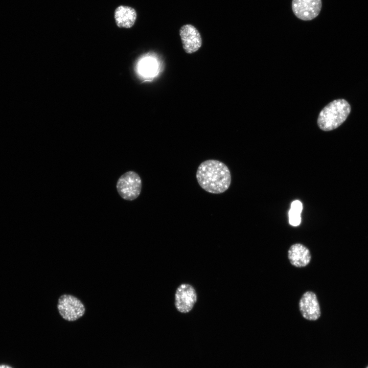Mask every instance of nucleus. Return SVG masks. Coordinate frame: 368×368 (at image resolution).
I'll list each match as a JSON object with an SVG mask.
<instances>
[{"label":"nucleus","mask_w":368,"mask_h":368,"mask_svg":"<svg viewBox=\"0 0 368 368\" xmlns=\"http://www.w3.org/2000/svg\"><path fill=\"white\" fill-rule=\"evenodd\" d=\"M197 182L202 189L212 194L226 191L231 183V175L227 166L216 159L201 163L196 172Z\"/></svg>","instance_id":"obj_1"},{"label":"nucleus","mask_w":368,"mask_h":368,"mask_svg":"<svg viewBox=\"0 0 368 368\" xmlns=\"http://www.w3.org/2000/svg\"><path fill=\"white\" fill-rule=\"evenodd\" d=\"M351 111V106L345 100H334L326 105L320 112L317 124L324 131L334 130L341 125Z\"/></svg>","instance_id":"obj_2"},{"label":"nucleus","mask_w":368,"mask_h":368,"mask_svg":"<svg viewBox=\"0 0 368 368\" xmlns=\"http://www.w3.org/2000/svg\"><path fill=\"white\" fill-rule=\"evenodd\" d=\"M142 180L135 172L129 171L118 179L116 188L120 196L124 199L132 201L137 198L142 190Z\"/></svg>","instance_id":"obj_3"},{"label":"nucleus","mask_w":368,"mask_h":368,"mask_svg":"<svg viewBox=\"0 0 368 368\" xmlns=\"http://www.w3.org/2000/svg\"><path fill=\"white\" fill-rule=\"evenodd\" d=\"M57 309L61 316L69 321L78 319L85 312L82 302L75 296L67 294L61 295L58 298Z\"/></svg>","instance_id":"obj_4"},{"label":"nucleus","mask_w":368,"mask_h":368,"mask_svg":"<svg viewBox=\"0 0 368 368\" xmlns=\"http://www.w3.org/2000/svg\"><path fill=\"white\" fill-rule=\"evenodd\" d=\"M292 10L294 14L302 20H311L319 14L321 0H292Z\"/></svg>","instance_id":"obj_5"},{"label":"nucleus","mask_w":368,"mask_h":368,"mask_svg":"<svg viewBox=\"0 0 368 368\" xmlns=\"http://www.w3.org/2000/svg\"><path fill=\"white\" fill-rule=\"evenodd\" d=\"M179 35L183 49L188 54L197 51L201 47L202 39L198 30L193 25L187 24L182 26L179 30Z\"/></svg>","instance_id":"obj_6"},{"label":"nucleus","mask_w":368,"mask_h":368,"mask_svg":"<svg viewBox=\"0 0 368 368\" xmlns=\"http://www.w3.org/2000/svg\"><path fill=\"white\" fill-rule=\"evenodd\" d=\"M196 293L194 288L189 284H182L175 293V306L182 313L189 312L196 301Z\"/></svg>","instance_id":"obj_7"},{"label":"nucleus","mask_w":368,"mask_h":368,"mask_svg":"<svg viewBox=\"0 0 368 368\" xmlns=\"http://www.w3.org/2000/svg\"><path fill=\"white\" fill-rule=\"evenodd\" d=\"M299 307L303 316L308 320H315L320 316L319 305L316 294L313 292L307 291L302 295Z\"/></svg>","instance_id":"obj_8"},{"label":"nucleus","mask_w":368,"mask_h":368,"mask_svg":"<svg viewBox=\"0 0 368 368\" xmlns=\"http://www.w3.org/2000/svg\"><path fill=\"white\" fill-rule=\"evenodd\" d=\"M288 259L292 265L297 267L307 266L311 260L309 250L300 243L293 244L288 251Z\"/></svg>","instance_id":"obj_9"},{"label":"nucleus","mask_w":368,"mask_h":368,"mask_svg":"<svg viewBox=\"0 0 368 368\" xmlns=\"http://www.w3.org/2000/svg\"><path fill=\"white\" fill-rule=\"evenodd\" d=\"M137 14L132 7L120 6L115 10L114 18L117 25L120 28H130L135 23Z\"/></svg>","instance_id":"obj_10"},{"label":"nucleus","mask_w":368,"mask_h":368,"mask_svg":"<svg viewBox=\"0 0 368 368\" xmlns=\"http://www.w3.org/2000/svg\"><path fill=\"white\" fill-rule=\"evenodd\" d=\"M303 210V204L298 200L292 202L289 211V223L292 226H298L301 222V214Z\"/></svg>","instance_id":"obj_11"},{"label":"nucleus","mask_w":368,"mask_h":368,"mask_svg":"<svg viewBox=\"0 0 368 368\" xmlns=\"http://www.w3.org/2000/svg\"><path fill=\"white\" fill-rule=\"evenodd\" d=\"M0 368H12V367L8 365L1 364V365H0Z\"/></svg>","instance_id":"obj_12"},{"label":"nucleus","mask_w":368,"mask_h":368,"mask_svg":"<svg viewBox=\"0 0 368 368\" xmlns=\"http://www.w3.org/2000/svg\"><path fill=\"white\" fill-rule=\"evenodd\" d=\"M366 368H368V366L366 367Z\"/></svg>","instance_id":"obj_13"}]
</instances>
